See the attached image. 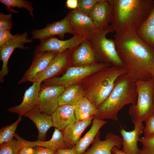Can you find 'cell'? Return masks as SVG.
Segmentation results:
<instances>
[{
  "mask_svg": "<svg viewBox=\"0 0 154 154\" xmlns=\"http://www.w3.org/2000/svg\"><path fill=\"white\" fill-rule=\"evenodd\" d=\"M116 49L126 73L135 81L151 78L150 70L154 58V50L132 28L114 36Z\"/></svg>",
  "mask_w": 154,
  "mask_h": 154,
  "instance_id": "6da1fadb",
  "label": "cell"
},
{
  "mask_svg": "<svg viewBox=\"0 0 154 154\" xmlns=\"http://www.w3.org/2000/svg\"><path fill=\"white\" fill-rule=\"evenodd\" d=\"M113 17L111 24L116 34L129 28L136 30L149 15L153 0H112Z\"/></svg>",
  "mask_w": 154,
  "mask_h": 154,
  "instance_id": "7a4b0ae2",
  "label": "cell"
},
{
  "mask_svg": "<svg viewBox=\"0 0 154 154\" xmlns=\"http://www.w3.org/2000/svg\"><path fill=\"white\" fill-rule=\"evenodd\" d=\"M137 98L135 81L127 73L123 74L116 80L113 90L97 108L95 117L100 120L118 121L119 111L126 105L135 104Z\"/></svg>",
  "mask_w": 154,
  "mask_h": 154,
  "instance_id": "3957f363",
  "label": "cell"
},
{
  "mask_svg": "<svg viewBox=\"0 0 154 154\" xmlns=\"http://www.w3.org/2000/svg\"><path fill=\"white\" fill-rule=\"evenodd\" d=\"M126 73L122 67L112 65L98 72L85 96L97 109L112 92L117 78Z\"/></svg>",
  "mask_w": 154,
  "mask_h": 154,
  "instance_id": "277c9868",
  "label": "cell"
},
{
  "mask_svg": "<svg viewBox=\"0 0 154 154\" xmlns=\"http://www.w3.org/2000/svg\"><path fill=\"white\" fill-rule=\"evenodd\" d=\"M137 93L135 104L131 105L129 113L132 120L142 122L154 111V79L135 81Z\"/></svg>",
  "mask_w": 154,
  "mask_h": 154,
  "instance_id": "5b68a950",
  "label": "cell"
},
{
  "mask_svg": "<svg viewBox=\"0 0 154 154\" xmlns=\"http://www.w3.org/2000/svg\"><path fill=\"white\" fill-rule=\"evenodd\" d=\"M114 31L112 26L109 25L100 28L92 37L87 40L94 51L96 59L98 58L101 61L100 63L110 64L123 68L116 49L114 39L106 37L108 34Z\"/></svg>",
  "mask_w": 154,
  "mask_h": 154,
  "instance_id": "8992f818",
  "label": "cell"
},
{
  "mask_svg": "<svg viewBox=\"0 0 154 154\" xmlns=\"http://www.w3.org/2000/svg\"><path fill=\"white\" fill-rule=\"evenodd\" d=\"M112 65L108 63L95 62L84 65L68 67L60 77H56L44 80L43 84L47 85L63 86L65 88L74 84L89 75L98 72L103 68Z\"/></svg>",
  "mask_w": 154,
  "mask_h": 154,
  "instance_id": "52a82bcc",
  "label": "cell"
},
{
  "mask_svg": "<svg viewBox=\"0 0 154 154\" xmlns=\"http://www.w3.org/2000/svg\"><path fill=\"white\" fill-rule=\"evenodd\" d=\"M85 39L76 35L65 40H59L55 36L46 38L40 40V44L35 47L34 55L45 51L61 53L68 49L74 50Z\"/></svg>",
  "mask_w": 154,
  "mask_h": 154,
  "instance_id": "ba28073f",
  "label": "cell"
},
{
  "mask_svg": "<svg viewBox=\"0 0 154 154\" xmlns=\"http://www.w3.org/2000/svg\"><path fill=\"white\" fill-rule=\"evenodd\" d=\"M33 39L28 38L27 32L20 34L17 33L15 37L3 46L0 47V59L2 62L1 69L0 71V82H4V78L9 72L8 62L10 56L14 50L18 48L22 50L27 49L28 46H25L26 43H31Z\"/></svg>",
  "mask_w": 154,
  "mask_h": 154,
  "instance_id": "9c48e42d",
  "label": "cell"
},
{
  "mask_svg": "<svg viewBox=\"0 0 154 154\" xmlns=\"http://www.w3.org/2000/svg\"><path fill=\"white\" fill-rule=\"evenodd\" d=\"M63 86L41 85L39 94L38 108L43 113L51 115L59 106V96L65 89Z\"/></svg>",
  "mask_w": 154,
  "mask_h": 154,
  "instance_id": "30bf717a",
  "label": "cell"
},
{
  "mask_svg": "<svg viewBox=\"0 0 154 154\" xmlns=\"http://www.w3.org/2000/svg\"><path fill=\"white\" fill-rule=\"evenodd\" d=\"M69 22L73 35H78L88 40L92 37L98 31V28L88 16L76 9L68 13Z\"/></svg>",
  "mask_w": 154,
  "mask_h": 154,
  "instance_id": "8fae6325",
  "label": "cell"
},
{
  "mask_svg": "<svg viewBox=\"0 0 154 154\" xmlns=\"http://www.w3.org/2000/svg\"><path fill=\"white\" fill-rule=\"evenodd\" d=\"M58 53L55 51H45L34 55L30 66L19 81L18 84L27 82H32L38 74L46 68Z\"/></svg>",
  "mask_w": 154,
  "mask_h": 154,
  "instance_id": "7c38bea8",
  "label": "cell"
},
{
  "mask_svg": "<svg viewBox=\"0 0 154 154\" xmlns=\"http://www.w3.org/2000/svg\"><path fill=\"white\" fill-rule=\"evenodd\" d=\"M66 33L73 34L69 24L68 13L61 20L47 24L44 28L35 29L31 32L33 39L40 40L55 35H58L60 38L63 39Z\"/></svg>",
  "mask_w": 154,
  "mask_h": 154,
  "instance_id": "4fadbf2b",
  "label": "cell"
},
{
  "mask_svg": "<svg viewBox=\"0 0 154 154\" xmlns=\"http://www.w3.org/2000/svg\"><path fill=\"white\" fill-rule=\"evenodd\" d=\"M41 84L33 82L32 85L25 90L21 103L19 105L10 107L7 111L17 114L19 117H22L28 112L38 108Z\"/></svg>",
  "mask_w": 154,
  "mask_h": 154,
  "instance_id": "5bb4252c",
  "label": "cell"
},
{
  "mask_svg": "<svg viewBox=\"0 0 154 154\" xmlns=\"http://www.w3.org/2000/svg\"><path fill=\"white\" fill-rule=\"evenodd\" d=\"M74 50H67L58 53L52 60L46 68L38 74L32 81L41 83L44 80L55 77L66 67L69 59L70 53Z\"/></svg>",
  "mask_w": 154,
  "mask_h": 154,
  "instance_id": "9a60e30c",
  "label": "cell"
},
{
  "mask_svg": "<svg viewBox=\"0 0 154 154\" xmlns=\"http://www.w3.org/2000/svg\"><path fill=\"white\" fill-rule=\"evenodd\" d=\"M132 121L134 125L133 130L127 131L122 127L120 130L123 141L121 151L125 154H141V150L138 147L137 142L139 136L143 132L144 127L142 122Z\"/></svg>",
  "mask_w": 154,
  "mask_h": 154,
  "instance_id": "2e32d148",
  "label": "cell"
},
{
  "mask_svg": "<svg viewBox=\"0 0 154 154\" xmlns=\"http://www.w3.org/2000/svg\"><path fill=\"white\" fill-rule=\"evenodd\" d=\"M99 131L92 143V146L83 154H112L111 149L114 146L119 149L122 144V139L119 136L111 133H108L104 140L100 138Z\"/></svg>",
  "mask_w": 154,
  "mask_h": 154,
  "instance_id": "e0dca14e",
  "label": "cell"
},
{
  "mask_svg": "<svg viewBox=\"0 0 154 154\" xmlns=\"http://www.w3.org/2000/svg\"><path fill=\"white\" fill-rule=\"evenodd\" d=\"M113 12L112 0H99L88 16L98 28H100L111 24Z\"/></svg>",
  "mask_w": 154,
  "mask_h": 154,
  "instance_id": "ac0fdd59",
  "label": "cell"
},
{
  "mask_svg": "<svg viewBox=\"0 0 154 154\" xmlns=\"http://www.w3.org/2000/svg\"><path fill=\"white\" fill-rule=\"evenodd\" d=\"M95 116H92L85 120L71 123L61 131L68 148H72L78 143L82 133L91 123Z\"/></svg>",
  "mask_w": 154,
  "mask_h": 154,
  "instance_id": "d6986e66",
  "label": "cell"
},
{
  "mask_svg": "<svg viewBox=\"0 0 154 154\" xmlns=\"http://www.w3.org/2000/svg\"><path fill=\"white\" fill-rule=\"evenodd\" d=\"M24 116L32 121L36 126L38 140L44 141L48 130L53 127L51 116L42 113L38 107L28 112Z\"/></svg>",
  "mask_w": 154,
  "mask_h": 154,
  "instance_id": "ffe728a7",
  "label": "cell"
},
{
  "mask_svg": "<svg viewBox=\"0 0 154 154\" xmlns=\"http://www.w3.org/2000/svg\"><path fill=\"white\" fill-rule=\"evenodd\" d=\"M51 116L53 127L61 131L76 121L73 106H60Z\"/></svg>",
  "mask_w": 154,
  "mask_h": 154,
  "instance_id": "44dd1931",
  "label": "cell"
},
{
  "mask_svg": "<svg viewBox=\"0 0 154 154\" xmlns=\"http://www.w3.org/2000/svg\"><path fill=\"white\" fill-rule=\"evenodd\" d=\"M96 60L90 44L85 39L73 50L71 62L77 66L84 65L97 62Z\"/></svg>",
  "mask_w": 154,
  "mask_h": 154,
  "instance_id": "7402d4cb",
  "label": "cell"
},
{
  "mask_svg": "<svg viewBox=\"0 0 154 154\" xmlns=\"http://www.w3.org/2000/svg\"><path fill=\"white\" fill-rule=\"evenodd\" d=\"M14 137L19 139L32 148L37 146H40L56 150L68 148L64 140L61 131L56 128L54 129L51 138L47 141H42L39 140L35 141H28L23 139L17 133L15 134Z\"/></svg>",
  "mask_w": 154,
  "mask_h": 154,
  "instance_id": "603a6c76",
  "label": "cell"
},
{
  "mask_svg": "<svg viewBox=\"0 0 154 154\" xmlns=\"http://www.w3.org/2000/svg\"><path fill=\"white\" fill-rule=\"evenodd\" d=\"M107 123L104 120H100L94 117L91 127L89 131L80 139L75 146L77 154H83L93 141L100 129Z\"/></svg>",
  "mask_w": 154,
  "mask_h": 154,
  "instance_id": "cb8c5ba5",
  "label": "cell"
},
{
  "mask_svg": "<svg viewBox=\"0 0 154 154\" xmlns=\"http://www.w3.org/2000/svg\"><path fill=\"white\" fill-rule=\"evenodd\" d=\"M136 32L141 39L154 50V0L149 15Z\"/></svg>",
  "mask_w": 154,
  "mask_h": 154,
  "instance_id": "d4e9b609",
  "label": "cell"
},
{
  "mask_svg": "<svg viewBox=\"0 0 154 154\" xmlns=\"http://www.w3.org/2000/svg\"><path fill=\"white\" fill-rule=\"evenodd\" d=\"M85 94L81 87L73 84L65 88L58 98L59 106L68 105L73 106L84 97Z\"/></svg>",
  "mask_w": 154,
  "mask_h": 154,
  "instance_id": "484cf974",
  "label": "cell"
},
{
  "mask_svg": "<svg viewBox=\"0 0 154 154\" xmlns=\"http://www.w3.org/2000/svg\"><path fill=\"white\" fill-rule=\"evenodd\" d=\"M76 121L85 120L92 116H95L97 109L85 96L74 106Z\"/></svg>",
  "mask_w": 154,
  "mask_h": 154,
  "instance_id": "4316f807",
  "label": "cell"
},
{
  "mask_svg": "<svg viewBox=\"0 0 154 154\" xmlns=\"http://www.w3.org/2000/svg\"><path fill=\"white\" fill-rule=\"evenodd\" d=\"M0 2L6 6V11L9 12L19 13L17 11L11 8L12 7H16L19 9L23 8L27 9L34 20L33 8L31 2L25 0H0Z\"/></svg>",
  "mask_w": 154,
  "mask_h": 154,
  "instance_id": "83f0119b",
  "label": "cell"
},
{
  "mask_svg": "<svg viewBox=\"0 0 154 154\" xmlns=\"http://www.w3.org/2000/svg\"><path fill=\"white\" fill-rule=\"evenodd\" d=\"M22 118L19 117L17 119L9 125L2 127L0 130V144L9 141L13 138L16 133L15 131L19 123Z\"/></svg>",
  "mask_w": 154,
  "mask_h": 154,
  "instance_id": "f1b7e54d",
  "label": "cell"
},
{
  "mask_svg": "<svg viewBox=\"0 0 154 154\" xmlns=\"http://www.w3.org/2000/svg\"><path fill=\"white\" fill-rule=\"evenodd\" d=\"M23 142L14 139L0 144V154H17Z\"/></svg>",
  "mask_w": 154,
  "mask_h": 154,
  "instance_id": "f546056e",
  "label": "cell"
},
{
  "mask_svg": "<svg viewBox=\"0 0 154 154\" xmlns=\"http://www.w3.org/2000/svg\"><path fill=\"white\" fill-rule=\"evenodd\" d=\"M138 141L142 145L141 154H154V135L139 138Z\"/></svg>",
  "mask_w": 154,
  "mask_h": 154,
  "instance_id": "4dcf8cb0",
  "label": "cell"
},
{
  "mask_svg": "<svg viewBox=\"0 0 154 154\" xmlns=\"http://www.w3.org/2000/svg\"><path fill=\"white\" fill-rule=\"evenodd\" d=\"M99 0H78L76 9L81 13L88 16Z\"/></svg>",
  "mask_w": 154,
  "mask_h": 154,
  "instance_id": "1f68e13d",
  "label": "cell"
},
{
  "mask_svg": "<svg viewBox=\"0 0 154 154\" xmlns=\"http://www.w3.org/2000/svg\"><path fill=\"white\" fill-rule=\"evenodd\" d=\"M12 16L0 13V31L10 30L12 28Z\"/></svg>",
  "mask_w": 154,
  "mask_h": 154,
  "instance_id": "d6a6232c",
  "label": "cell"
},
{
  "mask_svg": "<svg viewBox=\"0 0 154 154\" xmlns=\"http://www.w3.org/2000/svg\"><path fill=\"white\" fill-rule=\"evenodd\" d=\"M143 132L144 136L154 135V111L145 121Z\"/></svg>",
  "mask_w": 154,
  "mask_h": 154,
  "instance_id": "836d02e7",
  "label": "cell"
},
{
  "mask_svg": "<svg viewBox=\"0 0 154 154\" xmlns=\"http://www.w3.org/2000/svg\"><path fill=\"white\" fill-rule=\"evenodd\" d=\"M10 31H0V47L5 44L15 37V35H12Z\"/></svg>",
  "mask_w": 154,
  "mask_h": 154,
  "instance_id": "e575fe53",
  "label": "cell"
},
{
  "mask_svg": "<svg viewBox=\"0 0 154 154\" xmlns=\"http://www.w3.org/2000/svg\"><path fill=\"white\" fill-rule=\"evenodd\" d=\"M32 154H56L57 150L40 146L32 148Z\"/></svg>",
  "mask_w": 154,
  "mask_h": 154,
  "instance_id": "d590c367",
  "label": "cell"
},
{
  "mask_svg": "<svg viewBox=\"0 0 154 154\" xmlns=\"http://www.w3.org/2000/svg\"><path fill=\"white\" fill-rule=\"evenodd\" d=\"M22 142V146L17 154H32L33 148Z\"/></svg>",
  "mask_w": 154,
  "mask_h": 154,
  "instance_id": "8d00e7d4",
  "label": "cell"
},
{
  "mask_svg": "<svg viewBox=\"0 0 154 154\" xmlns=\"http://www.w3.org/2000/svg\"><path fill=\"white\" fill-rule=\"evenodd\" d=\"M56 154H77L75 146L71 148L58 149L57 150Z\"/></svg>",
  "mask_w": 154,
  "mask_h": 154,
  "instance_id": "74e56055",
  "label": "cell"
},
{
  "mask_svg": "<svg viewBox=\"0 0 154 154\" xmlns=\"http://www.w3.org/2000/svg\"><path fill=\"white\" fill-rule=\"evenodd\" d=\"M78 4V0H67L66 5L67 8L74 10L76 9Z\"/></svg>",
  "mask_w": 154,
  "mask_h": 154,
  "instance_id": "f35d334b",
  "label": "cell"
},
{
  "mask_svg": "<svg viewBox=\"0 0 154 154\" xmlns=\"http://www.w3.org/2000/svg\"><path fill=\"white\" fill-rule=\"evenodd\" d=\"M111 152L113 154H125L116 146L112 148Z\"/></svg>",
  "mask_w": 154,
  "mask_h": 154,
  "instance_id": "ab89813d",
  "label": "cell"
},
{
  "mask_svg": "<svg viewBox=\"0 0 154 154\" xmlns=\"http://www.w3.org/2000/svg\"><path fill=\"white\" fill-rule=\"evenodd\" d=\"M150 72L151 78L154 79V58L150 67Z\"/></svg>",
  "mask_w": 154,
  "mask_h": 154,
  "instance_id": "60d3db41",
  "label": "cell"
},
{
  "mask_svg": "<svg viewBox=\"0 0 154 154\" xmlns=\"http://www.w3.org/2000/svg\"><path fill=\"white\" fill-rule=\"evenodd\" d=\"M153 101H154V95H153Z\"/></svg>",
  "mask_w": 154,
  "mask_h": 154,
  "instance_id": "b9f144b4",
  "label": "cell"
}]
</instances>
